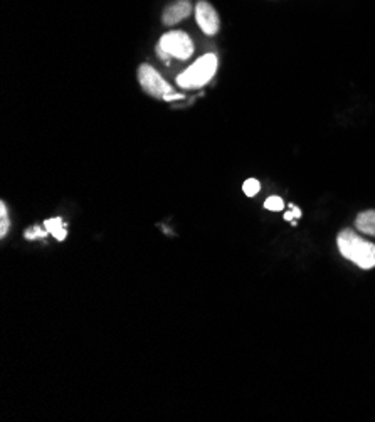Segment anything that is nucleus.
I'll list each match as a JSON object with an SVG mask.
<instances>
[{
  "label": "nucleus",
  "mask_w": 375,
  "mask_h": 422,
  "mask_svg": "<svg viewBox=\"0 0 375 422\" xmlns=\"http://www.w3.org/2000/svg\"><path fill=\"white\" fill-rule=\"evenodd\" d=\"M336 244L343 258L357 265L360 269L375 268V244L362 239L357 232L345 229L338 234Z\"/></svg>",
  "instance_id": "1"
},
{
  "label": "nucleus",
  "mask_w": 375,
  "mask_h": 422,
  "mask_svg": "<svg viewBox=\"0 0 375 422\" xmlns=\"http://www.w3.org/2000/svg\"><path fill=\"white\" fill-rule=\"evenodd\" d=\"M218 71V56L212 52L206 54L200 59H197L189 69H185L182 75L177 76V83L185 90H197V88L206 86Z\"/></svg>",
  "instance_id": "2"
},
{
  "label": "nucleus",
  "mask_w": 375,
  "mask_h": 422,
  "mask_svg": "<svg viewBox=\"0 0 375 422\" xmlns=\"http://www.w3.org/2000/svg\"><path fill=\"white\" fill-rule=\"evenodd\" d=\"M157 54H160L162 59L177 57V59L185 61L194 54V42L184 30H172V32L164 34L160 37L157 46Z\"/></svg>",
  "instance_id": "3"
},
{
  "label": "nucleus",
  "mask_w": 375,
  "mask_h": 422,
  "mask_svg": "<svg viewBox=\"0 0 375 422\" xmlns=\"http://www.w3.org/2000/svg\"><path fill=\"white\" fill-rule=\"evenodd\" d=\"M138 81H140L142 90L148 93L153 98H162L165 102L184 98L182 95H173L172 86L152 64H140V68H138Z\"/></svg>",
  "instance_id": "4"
},
{
  "label": "nucleus",
  "mask_w": 375,
  "mask_h": 422,
  "mask_svg": "<svg viewBox=\"0 0 375 422\" xmlns=\"http://www.w3.org/2000/svg\"><path fill=\"white\" fill-rule=\"evenodd\" d=\"M195 21L202 29V32L207 34V36H215L219 32V15L207 0H199L195 3Z\"/></svg>",
  "instance_id": "5"
},
{
  "label": "nucleus",
  "mask_w": 375,
  "mask_h": 422,
  "mask_svg": "<svg viewBox=\"0 0 375 422\" xmlns=\"http://www.w3.org/2000/svg\"><path fill=\"white\" fill-rule=\"evenodd\" d=\"M192 12V3L191 0H175L173 3H170L167 9L162 14V22L165 26L172 27L179 24L180 21L187 19Z\"/></svg>",
  "instance_id": "6"
},
{
  "label": "nucleus",
  "mask_w": 375,
  "mask_h": 422,
  "mask_svg": "<svg viewBox=\"0 0 375 422\" xmlns=\"http://www.w3.org/2000/svg\"><path fill=\"white\" fill-rule=\"evenodd\" d=\"M355 226L363 234L375 236V211H367L358 214L357 220H355Z\"/></svg>",
  "instance_id": "7"
},
{
  "label": "nucleus",
  "mask_w": 375,
  "mask_h": 422,
  "mask_svg": "<svg viewBox=\"0 0 375 422\" xmlns=\"http://www.w3.org/2000/svg\"><path fill=\"white\" fill-rule=\"evenodd\" d=\"M46 231L49 232V234L54 236V238L57 239V241H64L66 236H68V231H66V224L63 222V219L61 218H54V219H48L44 222Z\"/></svg>",
  "instance_id": "8"
},
{
  "label": "nucleus",
  "mask_w": 375,
  "mask_h": 422,
  "mask_svg": "<svg viewBox=\"0 0 375 422\" xmlns=\"http://www.w3.org/2000/svg\"><path fill=\"white\" fill-rule=\"evenodd\" d=\"M10 227V218L6 202H0V238H6Z\"/></svg>",
  "instance_id": "9"
},
{
  "label": "nucleus",
  "mask_w": 375,
  "mask_h": 422,
  "mask_svg": "<svg viewBox=\"0 0 375 422\" xmlns=\"http://www.w3.org/2000/svg\"><path fill=\"white\" fill-rule=\"evenodd\" d=\"M242 191H244L247 197H254L261 191V184H259V180L256 179H247L244 184H242Z\"/></svg>",
  "instance_id": "10"
},
{
  "label": "nucleus",
  "mask_w": 375,
  "mask_h": 422,
  "mask_svg": "<svg viewBox=\"0 0 375 422\" xmlns=\"http://www.w3.org/2000/svg\"><path fill=\"white\" fill-rule=\"evenodd\" d=\"M265 207H266V209H268V211L278 212V211H283V207H285V202H283V199H281V197H276V195H273V197H269V199H266V202H265Z\"/></svg>",
  "instance_id": "11"
},
{
  "label": "nucleus",
  "mask_w": 375,
  "mask_h": 422,
  "mask_svg": "<svg viewBox=\"0 0 375 422\" xmlns=\"http://www.w3.org/2000/svg\"><path fill=\"white\" fill-rule=\"evenodd\" d=\"M48 234H49L48 231H42L39 226H34V227H30L29 231H26L24 238H26V239H29V241H32V239H42V238H46V236H48Z\"/></svg>",
  "instance_id": "12"
},
{
  "label": "nucleus",
  "mask_w": 375,
  "mask_h": 422,
  "mask_svg": "<svg viewBox=\"0 0 375 422\" xmlns=\"http://www.w3.org/2000/svg\"><path fill=\"white\" fill-rule=\"evenodd\" d=\"M289 207H291V211L286 212L285 220H289V222H293V219L301 218V209H298L295 204H289Z\"/></svg>",
  "instance_id": "13"
}]
</instances>
